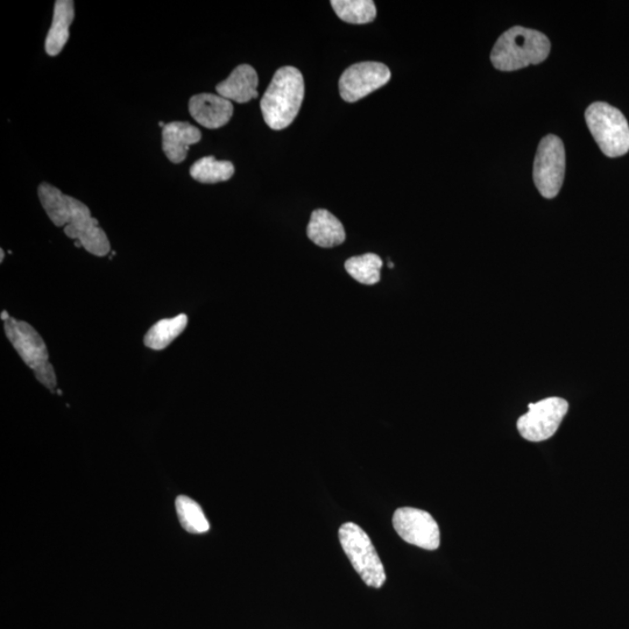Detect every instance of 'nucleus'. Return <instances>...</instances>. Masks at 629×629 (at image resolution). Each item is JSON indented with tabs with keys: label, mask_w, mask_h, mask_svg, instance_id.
I'll return each instance as SVG.
<instances>
[{
	"label": "nucleus",
	"mask_w": 629,
	"mask_h": 629,
	"mask_svg": "<svg viewBox=\"0 0 629 629\" xmlns=\"http://www.w3.org/2000/svg\"><path fill=\"white\" fill-rule=\"evenodd\" d=\"M339 541L365 584L380 589L386 582V572L370 536L358 525L348 522L339 528Z\"/></svg>",
	"instance_id": "39448f33"
},
{
	"label": "nucleus",
	"mask_w": 629,
	"mask_h": 629,
	"mask_svg": "<svg viewBox=\"0 0 629 629\" xmlns=\"http://www.w3.org/2000/svg\"><path fill=\"white\" fill-rule=\"evenodd\" d=\"M568 412L569 404L561 398H548L530 404L528 413L518 420L519 433L529 442L547 441L556 434Z\"/></svg>",
	"instance_id": "0eeeda50"
},
{
	"label": "nucleus",
	"mask_w": 629,
	"mask_h": 629,
	"mask_svg": "<svg viewBox=\"0 0 629 629\" xmlns=\"http://www.w3.org/2000/svg\"><path fill=\"white\" fill-rule=\"evenodd\" d=\"M189 112L201 126L215 130L230 122L233 105L222 96L200 94L190 98Z\"/></svg>",
	"instance_id": "9b49d317"
},
{
	"label": "nucleus",
	"mask_w": 629,
	"mask_h": 629,
	"mask_svg": "<svg viewBox=\"0 0 629 629\" xmlns=\"http://www.w3.org/2000/svg\"><path fill=\"white\" fill-rule=\"evenodd\" d=\"M586 124L600 150L610 158L629 151V125L623 112L604 102L593 103L585 112Z\"/></svg>",
	"instance_id": "20e7f679"
},
{
	"label": "nucleus",
	"mask_w": 629,
	"mask_h": 629,
	"mask_svg": "<svg viewBox=\"0 0 629 629\" xmlns=\"http://www.w3.org/2000/svg\"><path fill=\"white\" fill-rule=\"evenodd\" d=\"M202 133L187 122H173L162 129V150L173 164H181L187 158L189 147L200 143Z\"/></svg>",
	"instance_id": "f8f14e48"
},
{
	"label": "nucleus",
	"mask_w": 629,
	"mask_h": 629,
	"mask_svg": "<svg viewBox=\"0 0 629 629\" xmlns=\"http://www.w3.org/2000/svg\"><path fill=\"white\" fill-rule=\"evenodd\" d=\"M235 174V166L230 161H219L214 157L197 160L190 168V175L197 182L218 183L228 181Z\"/></svg>",
	"instance_id": "6ab92c4d"
},
{
	"label": "nucleus",
	"mask_w": 629,
	"mask_h": 629,
	"mask_svg": "<svg viewBox=\"0 0 629 629\" xmlns=\"http://www.w3.org/2000/svg\"><path fill=\"white\" fill-rule=\"evenodd\" d=\"M550 48V41L543 33L514 26L501 34L492 49L491 62L498 70L515 72L546 61Z\"/></svg>",
	"instance_id": "7ed1b4c3"
},
{
	"label": "nucleus",
	"mask_w": 629,
	"mask_h": 629,
	"mask_svg": "<svg viewBox=\"0 0 629 629\" xmlns=\"http://www.w3.org/2000/svg\"><path fill=\"white\" fill-rule=\"evenodd\" d=\"M10 317H11V316L9 315V313H7V312H3V313H2V320H3L4 322H5V321H7V320H9V318H10Z\"/></svg>",
	"instance_id": "4be33fe9"
},
{
	"label": "nucleus",
	"mask_w": 629,
	"mask_h": 629,
	"mask_svg": "<svg viewBox=\"0 0 629 629\" xmlns=\"http://www.w3.org/2000/svg\"><path fill=\"white\" fill-rule=\"evenodd\" d=\"M305 98V80L299 69L280 68L261 98L260 108L267 126L284 130L299 115Z\"/></svg>",
	"instance_id": "f03ea898"
},
{
	"label": "nucleus",
	"mask_w": 629,
	"mask_h": 629,
	"mask_svg": "<svg viewBox=\"0 0 629 629\" xmlns=\"http://www.w3.org/2000/svg\"><path fill=\"white\" fill-rule=\"evenodd\" d=\"M0 253H2V258H0V263H3L4 257H5L4 250L3 249L0 250Z\"/></svg>",
	"instance_id": "5701e85b"
},
{
	"label": "nucleus",
	"mask_w": 629,
	"mask_h": 629,
	"mask_svg": "<svg viewBox=\"0 0 629 629\" xmlns=\"http://www.w3.org/2000/svg\"><path fill=\"white\" fill-rule=\"evenodd\" d=\"M75 18L73 0H58L54 5L53 23L45 42L46 53L56 56L65 48L70 32L69 28Z\"/></svg>",
	"instance_id": "2eb2a0df"
},
{
	"label": "nucleus",
	"mask_w": 629,
	"mask_h": 629,
	"mask_svg": "<svg viewBox=\"0 0 629 629\" xmlns=\"http://www.w3.org/2000/svg\"><path fill=\"white\" fill-rule=\"evenodd\" d=\"M390 80L391 70L384 63H356L346 69L339 80V93L345 102L355 103L384 87Z\"/></svg>",
	"instance_id": "6e6552de"
},
{
	"label": "nucleus",
	"mask_w": 629,
	"mask_h": 629,
	"mask_svg": "<svg viewBox=\"0 0 629 629\" xmlns=\"http://www.w3.org/2000/svg\"><path fill=\"white\" fill-rule=\"evenodd\" d=\"M381 267H383V260L374 253L352 257L345 261V270L350 277L366 286L378 284Z\"/></svg>",
	"instance_id": "f3484780"
},
{
	"label": "nucleus",
	"mask_w": 629,
	"mask_h": 629,
	"mask_svg": "<svg viewBox=\"0 0 629 629\" xmlns=\"http://www.w3.org/2000/svg\"><path fill=\"white\" fill-rule=\"evenodd\" d=\"M175 506L180 524L188 533L204 534L209 532L210 524L206 514L195 500L181 496L176 499Z\"/></svg>",
	"instance_id": "aec40b11"
},
{
	"label": "nucleus",
	"mask_w": 629,
	"mask_h": 629,
	"mask_svg": "<svg viewBox=\"0 0 629 629\" xmlns=\"http://www.w3.org/2000/svg\"><path fill=\"white\" fill-rule=\"evenodd\" d=\"M258 74L250 65H240L216 87L217 94L226 100L244 104L258 98Z\"/></svg>",
	"instance_id": "ddd939ff"
},
{
	"label": "nucleus",
	"mask_w": 629,
	"mask_h": 629,
	"mask_svg": "<svg viewBox=\"0 0 629 629\" xmlns=\"http://www.w3.org/2000/svg\"><path fill=\"white\" fill-rule=\"evenodd\" d=\"M565 175V150L563 141L549 134L537 147L533 178L537 190L546 199H554L560 193Z\"/></svg>",
	"instance_id": "423d86ee"
},
{
	"label": "nucleus",
	"mask_w": 629,
	"mask_h": 629,
	"mask_svg": "<svg viewBox=\"0 0 629 629\" xmlns=\"http://www.w3.org/2000/svg\"><path fill=\"white\" fill-rule=\"evenodd\" d=\"M332 9L349 24H369L377 17L376 4L372 0H334Z\"/></svg>",
	"instance_id": "a211bd4d"
},
{
	"label": "nucleus",
	"mask_w": 629,
	"mask_h": 629,
	"mask_svg": "<svg viewBox=\"0 0 629 629\" xmlns=\"http://www.w3.org/2000/svg\"><path fill=\"white\" fill-rule=\"evenodd\" d=\"M188 324V317L180 314L174 318H165L153 325L144 338L146 348L162 351L168 348L176 338L182 335Z\"/></svg>",
	"instance_id": "dca6fc26"
},
{
	"label": "nucleus",
	"mask_w": 629,
	"mask_h": 629,
	"mask_svg": "<svg viewBox=\"0 0 629 629\" xmlns=\"http://www.w3.org/2000/svg\"><path fill=\"white\" fill-rule=\"evenodd\" d=\"M307 235L314 244L323 247V249L342 245L346 238L341 221L324 209L313 212L307 226Z\"/></svg>",
	"instance_id": "4468645a"
},
{
	"label": "nucleus",
	"mask_w": 629,
	"mask_h": 629,
	"mask_svg": "<svg viewBox=\"0 0 629 629\" xmlns=\"http://www.w3.org/2000/svg\"><path fill=\"white\" fill-rule=\"evenodd\" d=\"M33 372L40 384L44 385L51 392L55 391L56 386H58V379H56V373L51 362Z\"/></svg>",
	"instance_id": "412c9836"
},
{
	"label": "nucleus",
	"mask_w": 629,
	"mask_h": 629,
	"mask_svg": "<svg viewBox=\"0 0 629 629\" xmlns=\"http://www.w3.org/2000/svg\"><path fill=\"white\" fill-rule=\"evenodd\" d=\"M38 194L49 219L56 226H65L66 236L76 240L77 247H83L96 257L108 256L109 238L86 204L46 182L41 183Z\"/></svg>",
	"instance_id": "f257e3e1"
},
{
	"label": "nucleus",
	"mask_w": 629,
	"mask_h": 629,
	"mask_svg": "<svg viewBox=\"0 0 629 629\" xmlns=\"http://www.w3.org/2000/svg\"><path fill=\"white\" fill-rule=\"evenodd\" d=\"M393 526L401 539L413 546L426 550L440 547V528L428 512L412 507L399 508L393 515Z\"/></svg>",
	"instance_id": "1a4fd4ad"
},
{
	"label": "nucleus",
	"mask_w": 629,
	"mask_h": 629,
	"mask_svg": "<svg viewBox=\"0 0 629 629\" xmlns=\"http://www.w3.org/2000/svg\"><path fill=\"white\" fill-rule=\"evenodd\" d=\"M4 330L14 350L31 370L49 363L47 345L31 324L10 317L4 322Z\"/></svg>",
	"instance_id": "9d476101"
}]
</instances>
